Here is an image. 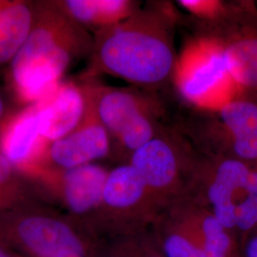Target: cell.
<instances>
[{
    "label": "cell",
    "mask_w": 257,
    "mask_h": 257,
    "mask_svg": "<svg viewBox=\"0 0 257 257\" xmlns=\"http://www.w3.org/2000/svg\"><path fill=\"white\" fill-rule=\"evenodd\" d=\"M92 45L93 36L65 15L55 0L35 1L32 31L6 76L14 100L19 107L40 101L74 62L90 57Z\"/></svg>",
    "instance_id": "7a4b0ae2"
},
{
    "label": "cell",
    "mask_w": 257,
    "mask_h": 257,
    "mask_svg": "<svg viewBox=\"0 0 257 257\" xmlns=\"http://www.w3.org/2000/svg\"><path fill=\"white\" fill-rule=\"evenodd\" d=\"M79 82L90 107L112 140L141 115L160 111L159 102L146 92L106 86L96 78Z\"/></svg>",
    "instance_id": "5b68a950"
},
{
    "label": "cell",
    "mask_w": 257,
    "mask_h": 257,
    "mask_svg": "<svg viewBox=\"0 0 257 257\" xmlns=\"http://www.w3.org/2000/svg\"><path fill=\"white\" fill-rule=\"evenodd\" d=\"M0 257H7V255H5L3 252H1V251H0Z\"/></svg>",
    "instance_id": "4316f807"
},
{
    "label": "cell",
    "mask_w": 257,
    "mask_h": 257,
    "mask_svg": "<svg viewBox=\"0 0 257 257\" xmlns=\"http://www.w3.org/2000/svg\"><path fill=\"white\" fill-rule=\"evenodd\" d=\"M16 167L0 154V204H8L19 198Z\"/></svg>",
    "instance_id": "44dd1931"
},
{
    "label": "cell",
    "mask_w": 257,
    "mask_h": 257,
    "mask_svg": "<svg viewBox=\"0 0 257 257\" xmlns=\"http://www.w3.org/2000/svg\"><path fill=\"white\" fill-rule=\"evenodd\" d=\"M152 257H155V256H152Z\"/></svg>",
    "instance_id": "83f0119b"
},
{
    "label": "cell",
    "mask_w": 257,
    "mask_h": 257,
    "mask_svg": "<svg viewBox=\"0 0 257 257\" xmlns=\"http://www.w3.org/2000/svg\"><path fill=\"white\" fill-rule=\"evenodd\" d=\"M19 236L43 257H84L79 239L62 221L45 215H29L19 222Z\"/></svg>",
    "instance_id": "8fae6325"
},
{
    "label": "cell",
    "mask_w": 257,
    "mask_h": 257,
    "mask_svg": "<svg viewBox=\"0 0 257 257\" xmlns=\"http://www.w3.org/2000/svg\"><path fill=\"white\" fill-rule=\"evenodd\" d=\"M197 157L179 135L163 130L130 156L133 166L152 193H169L179 182L184 167L192 166Z\"/></svg>",
    "instance_id": "277c9868"
},
{
    "label": "cell",
    "mask_w": 257,
    "mask_h": 257,
    "mask_svg": "<svg viewBox=\"0 0 257 257\" xmlns=\"http://www.w3.org/2000/svg\"><path fill=\"white\" fill-rule=\"evenodd\" d=\"M201 226L205 237L204 246L229 254L232 245L229 230L214 217L212 213L204 215Z\"/></svg>",
    "instance_id": "d6986e66"
},
{
    "label": "cell",
    "mask_w": 257,
    "mask_h": 257,
    "mask_svg": "<svg viewBox=\"0 0 257 257\" xmlns=\"http://www.w3.org/2000/svg\"><path fill=\"white\" fill-rule=\"evenodd\" d=\"M35 1L0 0V70L9 68L32 31Z\"/></svg>",
    "instance_id": "9a60e30c"
},
{
    "label": "cell",
    "mask_w": 257,
    "mask_h": 257,
    "mask_svg": "<svg viewBox=\"0 0 257 257\" xmlns=\"http://www.w3.org/2000/svg\"><path fill=\"white\" fill-rule=\"evenodd\" d=\"M246 193L257 196V162L248 163Z\"/></svg>",
    "instance_id": "603a6c76"
},
{
    "label": "cell",
    "mask_w": 257,
    "mask_h": 257,
    "mask_svg": "<svg viewBox=\"0 0 257 257\" xmlns=\"http://www.w3.org/2000/svg\"><path fill=\"white\" fill-rule=\"evenodd\" d=\"M37 105L40 133L49 143L73 132L88 108L81 83L64 79Z\"/></svg>",
    "instance_id": "ba28073f"
},
{
    "label": "cell",
    "mask_w": 257,
    "mask_h": 257,
    "mask_svg": "<svg viewBox=\"0 0 257 257\" xmlns=\"http://www.w3.org/2000/svg\"><path fill=\"white\" fill-rule=\"evenodd\" d=\"M48 145L40 133L37 103L11 110L0 124V154L17 169L38 165Z\"/></svg>",
    "instance_id": "52a82bcc"
},
{
    "label": "cell",
    "mask_w": 257,
    "mask_h": 257,
    "mask_svg": "<svg viewBox=\"0 0 257 257\" xmlns=\"http://www.w3.org/2000/svg\"><path fill=\"white\" fill-rule=\"evenodd\" d=\"M211 181L207 188V199L212 214L230 231L235 230L237 203L248 193L246 183L248 163L234 158L211 155Z\"/></svg>",
    "instance_id": "9c48e42d"
},
{
    "label": "cell",
    "mask_w": 257,
    "mask_h": 257,
    "mask_svg": "<svg viewBox=\"0 0 257 257\" xmlns=\"http://www.w3.org/2000/svg\"><path fill=\"white\" fill-rule=\"evenodd\" d=\"M176 15L167 4H149L118 24L94 33L89 64L80 80L100 74L154 90L174 78Z\"/></svg>",
    "instance_id": "6da1fadb"
},
{
    "label": "cell",
    "mask_w": 257,
    "mask_h": 257,
    "mask_svg": "<svg viewBox=\"0 0 257 257\" xmlns=\"http://www.w3.org/2000/svg\"><path fill=\"white\" fill-rule=\"evenodd\" d=\"M257 128V92L242 90L230 100L203 117L201 131L196 134L206 150L216 147L230 138Z\"/></svg>",
    "instance_id": "30bf717a"
},
{
    "label": "cell",
    "mask_w": 257,
    "mask_h": 257,
    "mask_svg": "<svg viewBox=\"0 0 257 257\" xmlns=\"http://www.w3.org/2000/svg\"><path fill=\"white\" fill-rule=\"evenodd\" d=\"M150 194L138 171L128 163L109 172L102 204L111 210L128 211L139 206Z\"/></svg>",
    "instance_id": "2e32d148"
},
{
    "label": "cell",
    "mask_w": 257,
    "mask_h": 257,
    "mask_svg": "<svg viewBox=\"0 0 257 257\" xmlns=\"http://www.w3.org/2000/svg\"><path fill=\"white\" fill-rule=\"evenodd\" d=\"M235 230L244 234L257 230V196L246 194L236 205Z\"/></svg>",
    "instance_id": "ffe728a7"
},
{
    "label": "cell",
    "mask_w": 257,
    "mask_h": 257,
    "mask_svg": "<svg viewBox=\"0 0 257 257\" xmlns=\"http://www.w3.org/2000/svg\"><path fill=\"white\" fill-rule=\"evenodd\" d=\"M167 257H198V248L180 234H171L164 242Z\"/></svg>",
    "instance_id": "7402d4cb"
},
{
    "label": "cell",
    "mask_w": 257,
    "mask_h": 257,
    "mask_svg": "<svg viewBox=\"0 0 257 257\" xmlns=\"http://www.w3.org/2000/svg\"><path fill=\"white\" fill-rule=\"evenodd\" d=\"M198 257H228V254L203 246V248H198Z\"/></svg>",
    "instance_id": "d4e9b609"
},
{
    "label": "cell",
    "mask_w": 257,
    "mask_h": 257,
    "mask_svg": "<svg viewBox=\"0 0 257 257\" xmlns=\"http://www.w3.org/2000/svg\"><path fill=\"white\" fill-rule=\"evenodd\" d=\"M217 41L232 82L257 92V28L241 29Z\"/></svg>",
    "instance_id": "4fadbf2b"
},
{
    "label": "cell",
    "mask_w": 257,
    "mask_h": 257,
    "mask_svg": "<svg viewBox=\"0 0 257 257\" xmlns=\"http://www.w3.org/2000/svg\"><path fill=\"white\" fill-rule=\"evenodd\" d=\"M111 150L112 139L109 132L88 103L82 122L67 136L49 143L38 165L34 168L69 170L92 164L109 156Z\"/></svg>",
    "instance_id": "8992f818"
},
{
    "label": "cell",
    "mask_w": 257,
    "mask_h": 257,
    "mask_svg": "<svg viewBox=\"0 0 257 257\" xmlns=\"http://www.w3.org/2000/svg\"><path fill=\"white\" fill-rule=\"evenodd\" d=\"M60 172L62 197L71 211L82 214L101 205L109 175L105 168L92 163Z\"/></svg>",
    "instance_id": "7c38bea8"
},
{
    "label": "cell",
    "mask_w": 257,
    "mask_h": 257,
    "mask_svg": "<svg viewBox=\"0 0 257 257\" xmlns=\"http://www.w3.org/2000/svg\"><path fill=\"white\" fill-rule=\"evenodd\" d=\"M157 113H146L135 120L114 139L116 149L130 158L139 148L156 138L162 130L156 122Z\"/></svg>",
    "instance_id": "e0dca14e"
},
{
    "label": "cell",
    "mask_w": 257,
    "mask_h": 257,
    "mask_svg": "<svg viewBox=\"0 0 257 257\" xmlns=\"http://www.w3.org/2000/svg\"><path fill=\"white\" fill-rule=\"evenodd\" d=\"M244 256L257 257V230L248 235L245 243Z\"/></svg>",
    "instance_id": "cb8c5ba5"
},
{
    "label": "cell",
    "mask_w": 257,
    "mask_h": 257,
    "mask_svg": "<svg viewBox=\"0 0 257 257\" xmlns=\"http://www.w3.org/2000/svg\"><path fill=\"white\" fill-rule=\"evenodd\" d=\"M56 5L75 23L93 34L114 26L140 10L134 0H55Z\"/></svg>",
    "instance_id": "5bb4252c"
},
{
    "label": "cell",
    "mask_w": 257,
    "mask_h": 257,
    "mask_svg": "<svg viewBox=\"0 0 257 257\" xmlns=\"http://www.w3.org/2000/svg\"><path fill=\"white\" fill-rule=\"evenodd\" d=\"M175 84L184 100L203 110L220 108L230 98V79L220 43L211 37L191 41L178 57Z\"/></svg>",
    "instance_id": "3957f363"
},
{
    "label": "cell",
    "mask_w": 257,
    "mask_h": 257,
    "mask_svg": "<svg viewBox=\"0 0 257 257\" xmlns=\"http://www.w3.org/2000/svg\"><path fill=\"white\" fill-rule=\"evenodd\" d=\"M211 155L230 157L246 163L257 162V128L221 142L211 150Z\"/></svg>",
    "instance_id": "ac0fdd59"
},
{
    "label": "cell",
    "mask_w": 257,
    "mask_h": 257,
    "mask_svg": "<svg viewBox=\"0 0 257 257\" xmlns=\"http://www.w3.org/2000/svg\"><path fill=\"white\" fill-rule=\"evenodd\" d=\"M9 105L7 103V99L3 92L0 90V124L3 120L6 118V116L10 113Z\"/></svg>",
    "instance_id": "484cf974"
}]
</instances>
